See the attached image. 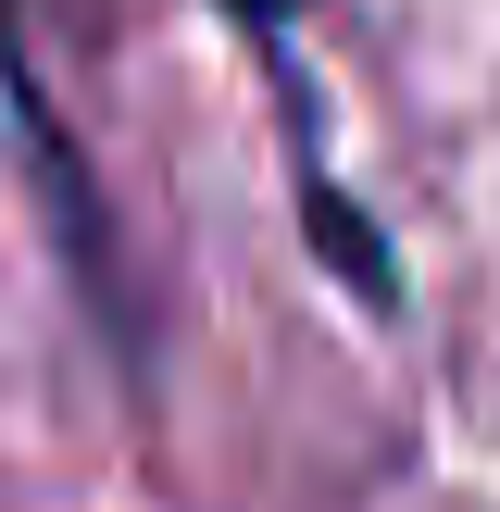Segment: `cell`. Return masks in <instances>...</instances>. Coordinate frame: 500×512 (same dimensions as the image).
<instances>
[{
    "label": "cell",
    "mask_w": 500,
    "mask_h": 512,
    "mask_svg": "<svg viewBox=\"0 0 500 512\" xmlns=\"http://www.w3.org/2000/svg\"><path fill=\"white\" fill-rule=\"evenodd\" d=\"M238 13H263V25H275V13H288V0H238Z\"/></svg>",
    "instance_id": "cell-1"
}]
</instances>
